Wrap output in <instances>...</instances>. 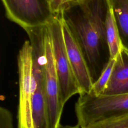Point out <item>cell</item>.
<instances>
[{
    "mask_svg": "<svg viewBox=\"0 0 128 128\" xmlns=\"http://www.w3.org/2000/svg\"><path fill=\"white\" fill-rule=\"evenodd\" d=\"M60 128H81L78 124L76 126H61Z\"/></svg>",
    "mask_w": 128,
    "mask_h": 128,
    "instance_id": "16",
    "label": "cell"
},
{
    "mask_svg": "<svg viewBox=\"0 0 128 128\" xmlns=\"http://www.w3.org/2000/svg\"><path fill=\"white\" fill-rule=\"evenodd\" d=\"M48 26L59 81L61 102L64 105L71 97L76 94H80L81 90L67 54L60 14L54 16Z\"/></svg>",
    "mask_w": 128,
    "mask_h": 128,
    "instance_id": "4",
    "label": "cell"
},
{
    "mask_svg": "<svg viewBox=\"0 0 128 128\" xmlns=\"http://www.w3.org/2000/svg\"><path fill=\"white\" fill-rule=\"evenodd\" d=\"M44 82L48 128H60L62 126L60 119L64 105L62 103L60 99V84L55 64L50 29L45 44Z\"/></svg>",
    "mask_w": 128,
    "mask_h": 128,
    "instance_id": "7",
    "label": "cell"
},
{
    "mask_svg": "<svg viewBox=\"0 0 128 128\" xmlns=\"http://www.w3.org/2000/svg\"><path fill=\"white\" fill-rule=\"evenodd\" d=\"M48 34V30L42 28L27 32L32 52V106L36 128H48L44 82L45 44Z\"/></svg>",
    "mask_w": 128,
    "mask_h": 128,
    "instance_id": "2",
    "label": "cell"
},
{
    "mask_svg": "<svg viewBox=\"0 0 128 128\" xmlns=\"http://www.w3.org/2000/svg\"><path fill=\"white\" fill-rule=\"evenodd\" d=\"M8 18L24 30L48 24L56 16L46 0H2Z\"/></svg>",
    "mask_w": 128,
    "mask_h": 128,
    "instance_id": "6",
    "label": "cell"
},
{
    "mask_svg": "<svg viewBox=\"0 0 128 128\" xmlns=\"http://www.w3.org/2000/svg\"><path fill=\"white\" fill-rule=\"evenodd\" d=\"M84 128H128V114L98 121Z\"/></svg>",
    "mask_w": 128,
    "mask_h": 128,
    "instance_id": "13",
    "label": "cell"
},
{
    "mask_svg": "<svg viewBox=\"0 0 128 128\" xmlns=\"http://www.w3.org/2000/svg\"><path fill=\"white\" fill-rule=\"evenodd\" d=\"M122 48L128 52V0H109Z\"/></svg>",
    "mask_w": 128,
    "mask_h": 128,
    "instance_id": "10",
    "label": "cell"
},
{
    "mask_svg": "<svg viewBox=\"0 0 128 128\" xmlns=\"http://www.w3.org/2000/svg\"><path fill=\"white\" fill-rule=\"evenodd\" d=\"M126 93H128V52L123 48L115 58L111 76L103 94Z\"/></svg>",
    "mask_w": 128,
    "mask_h": 128,
    "instance_id": "9",
    "label": "cell"
},
{
    "mask_svg": "<svg viewBox=\"0 0 128 128\" xmlns=\"http://www.w3.org/2000/svg\"><path fill=\"white\" fill-rule=\"evenodd\" d=\"M17 63L19 84L18 128H36L32 106V52L29 40L25 41L19 50Z\"/></svg>",
    "mask_w": 128,
    "mask_h": 128,
    "instance_id": "5",
    "label": "cell"
},
{
    "mask_svg": "<svg viewBox=\"0 0 128 128\" xmlns=\"http://www.w3.org/2000/svg\"><path fill=\"white\" fill-rule=\"evenodd\" d=\"M60 18L67 54L81 93H90L94 80L88 64L78 42L60 16Z\"/></svg>",
    "mask_w": 128,
    "mask_h": 128,
    "instance_id": "8",
    "label": "cell"
},
{
    "mask_svg": "<svg viewBox=\"0 0 128 128\" xmlns=\"http://www.w3.org/2000/svg\"><path fill=\"white\" fill-rule=\"evenodd\" d=\"M106 31L110 58L115 59L123 48L110 3L106 20Z\"/></svg>",
    "mask_w": 128,
    "mask_h": 128,
    "instance_id": "11",
    "label": "cell"
},
{
    "mask_svg": "<svg viewBox=\"0 0 128 128\" xmlns=\"http://www.w3.org/2000/svg\"><path fill=\"white\" fill-rule=\"evenodd\" d=\"M0 128H14L12 114L3 106L0 108Z\"/></svg>",
    "mask_w": 128,
    "mask_h": 128,
    "instance_id": "14",
    "label": "cell"
},
{
    "mask_svg": "<svg viewBox=\"0 0 128 128\" xmlns=\"http://www.w3.org/2000/svg\"><path fill=\"white\" fill-rule=\"evenodd\" d=\"M50 7L55 15L60 14L65 6L70 2L74 0H46Z\"/></svg>",
    "mask_w": 128,
    "mask_h": 128,
    "instance_id": "15",
    "label": "cell"
},
{
    "mask_svg": "<svg viewBox=\"0 0 128 128\" xmlns=\"http://www.w3.org/2000/svg\"><path fill=\"white\" fill-rule=\"evenodd\" d=\"M114 62L115 59H110L98 78L94 82L90 94L94 96L103 94L111 76Z\"/></svg>",
    "mask_w": 128,
    "mask_h": 128,
    "instance_id": "12",
    "label": "cell"
},
{
    "mask_svg": "<svg viewBox=\"0 0 128 128\" xmlns=\"http://www.w3.org/2000/svg\"><path fill=\"white\" fill-rule=\"evenodd\" d=\"M78 124L84 128L94 122L128 114V93L94 96L82 92L75 104Z\"/></svg>",
    "mask_w": 128,
    "mask_h": 128,
    "instance_id": "3",
    "label": "cell"
},
{
    "mask_svg": "<svg viewBox=\"0 0 128 128\" xmlns=\"http://www.w3.org/2000/svg\"><path fill=\"white\" fill-rule=\"evenodd\" d=\"M109 6V0L72 1L60 14L78 42L93 78L110 59L106 31Z\"/></svg>",
    "mask_w": 128,
    "mask_h": 128,
    "instance_id": "1",
    "label": "cell"
},
{
    "mask_svg": "<svg viewBox=\"0 0 128 128\" xmlns=\"http://www.w3.org/2000/svg\"><path fill=\"white\" fill-rule=\"evenodd\" d=\"M75 1H80V0H74Z\"/></svg>",
    "mask_w": 128,
    "mask_h": 128,
    "instance_id": "17",
    "label": "cell"
}]
</instances>
